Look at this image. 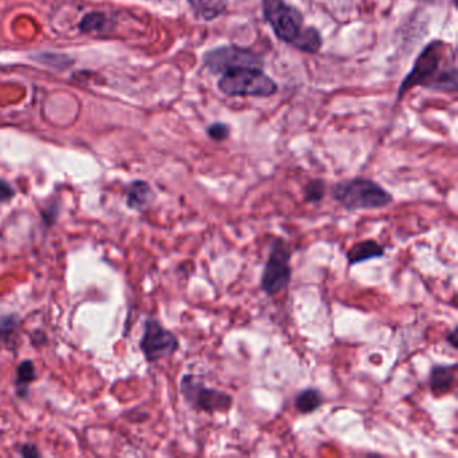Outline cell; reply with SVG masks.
Returning a JSON list of instances; mask_svg holds the SVG:
<instances>
[{
    "instance_id": "cell-20",
    "label": "cell",
    "mask_w": 458,
    "mask_h": 458,
    "mask_svg": "<svg viewBox=\"0 0 458 458\" xmlns=\"http://www.w3.org/2000/svg\"><path fill=\"white\" fill-rule=\"evenodd\" d=\"M445 342L453 348V350H457L458 348V327L455 326L452 331L447 332L446 337H445Z\"/></svg>"
},
{
    "instance_id": "cell-13",
    "label": "cell",
    "mask_w": 458,
    "mask_h": 458,
    "mask_svg": "<svg viewBox=\"0 0 458 458\" xmlns=\"http://www.w3.org/2000/svg\"><path fill=\"white\" fill-rule=\"evenodd\" d=\"M229 0H190L195 14L206 22L216 20L224 14Z\"/></svg>"
},
{
    "instance_id": "cell-2",
    "label": "cell",
    "mask_w": 458,
    "mask_h": 458,
    "mask_svg": "<svg viewBox=\"0 0 458 458\" xmlns=\"http://www.w3.org/2000/svg\"><path fill=\"white\" fill-rule=\"evenodd\" d=\"M264 17L280 41L301 52L315 55L320 50L321 36L315 28H304V18L285 0H262Z\"/></svg>"
},
{
    "instance_id": "cell-7",
    "label": "cell",
    "mask_w": 458,
    "mask_h": 458,
    "mask_svg": "<svg viewBox=\"0 0 458 458\" xmlns=\"http://www.w3.org/2000/svg\"><path fill=\"white\" fill-rule=\"evenodd\" d=\"M179 339L174 332L162 326L157 318H148L144 324L140 350L149 363L170 358L179 350Z\"/></svg>"
},
{
    "instance_id": "cell-1",
    "label": "cell",
    "mask_w": 458,
    "mask_h": 458,
    "mask_svg": "<svg viewBox=\"0 0 458 458\" xmlns=\"http://www.w3.org/2000/svg\"><path fill=\"white\" fill-rule=\"evenodd\" d=\"M414 87L428 88L445 93H455L458 88L455 53L449 44L431 42L415 61L412 71L399 88V98Z\"/></svg>"
},
{
    "instance_id": "cell-4",
    "label": "cell",
    "mask_w": 458,
    "mask_h": 458,
    "mask_svg": "<svg viewBox=\"0 0 458 458\" xmlns=\"http://www.w3.org/2000/svg\"><path fill=\"white\" fill-rule=\"evenodd\" d=\"M218 87L230 98H270L277 92V84L261 68L249 66L224 72Z\"/></svg>"
},
{
    "instance_id": "cell-3",
    "label": "cell",
    "mask_w": 458,
    "mask_h": 458,
    "mask_svg": "<svg viewBox=\"0 0 458 458\" xmlns=\"http://www.w3.org/2000/svg\"><path fill=\"white\" fill-rule=\"evenodd\" d=\"M331 195L347 211L380 210L394 202L393 195L385 187L361 176L337 182L332 186Z\"/></svg>"
},
{
    "instance_id": "cell-9",
    "label": "cell",
    "mask_w": 458,
    "mask_h": 458,
    "mask_svg": "<svg viewBox=\"0 0 458 458\" xmlns=\"http://www.w3.org/2000/svg\"><path fill=\"white\" fill-rule=\"evenodd\" d=\"M457 363L434 364L428 374V388L436 398L446 395L454 387Z\"/></svg>"
},
{
    "instance_id": "cell-19",
    "label": "cell",
    "mask_w": 458,
    "mask_h": 458,
    "mask_svg": "<svg viewBox=\"0 0 458 458\" xmlns=\"http://www.w3.org/2000/svg\"><path fill=\"white\" fill-rule=\"evenodd\" d=\"M21 455L26 458L41 457V453L37 449L36 445L25 444L20 449Z\"/></svg>"
},
{
    "instance_id": "cell-11",
    "label": "cell",
    "mask_w": 458,
    "mask_h": 458,
    "mask_svg": "<svg viewBox=\"0 0 458 458\" xmlns=\"http://www.w3.org/2000/svg\"><path fill=\"white\" fill-rule=\"evenodd\" d=\"M155 195L154 190L149 186V183L144 181H135L130 186L127 192V206L132 210L146 211L147 208H151L154 203Z\"/></svg>"
},
{
    "instance_id": "cell-15",
    "label": "cell",
    "mask_w": 458,
    "mask_h": 458,
    "mask_svg": "<svg viewBox=\"0 0 458 458\" xmlns=\"http://www.w3.org/2000/svg\"><path fill=\"white\" fill-rule=\"evenodd\" d=\"M304 200L310 205H318L326 198L327 183L323 179H312L304 186Z\"/></svg>"
},
{
    "instance_id": "cell-21",
    "label": "cell",
    "mask_w": 458,
    "mask_h": 458,
    "mask_svg": "<svg viewBox=\"0 0 458 458\" xmlns=\"http://www.w3.org/2000/svg\"><path fill=\"white\" fill-rule=\"evenodd\" d=\"M418 2H434V0H418Z\"/></svg>"
},
{
    "instance_id": "cell-12",
    "label": "cell",
    "mask_w": 458,
    "mask_h": 458,
    "mask_svg": "<svg viewBox=\"0 0 458 458\" xmlns=\"http://www.w3.org/2000/svg\"><path fill=\"white\" fill-rule=\"evenodd\" d=\"M324 403V395L318 387H307L294 396V407L300 414L310 415L318 411Z\"/></svg>"
},
{
    "instance_id": "cell-17",
    "label": "cell",
    "mask_w": 458,
    "mask_h": 458,
    "mask_svg": "<svg viewBox=\"0 0 458 458\" xmlns=\"http://www.w3.org/2000/svg\"><path fill=\"white\" fill-rule=\"evenodd\" d=\"M208 138L216 141L226 140L230 135L229 125L224 124V123H214L208 128Z\"/></svg>"
},
{
    "instance_id": "cell-6",
    "label": "cell",
    "mask_w": 458,
    "mask_h": 458,
    "mask_svg": "<svg viewBox=\"0 0 458 458\" xmlns=\"http://www.w3.org/2000/svg\"><path fill=\"white\" fill-rule=\"evenodd\" d=\"M292 253L288 243L277 238L270 246L269 257L262 269L261 286L262 292L269 297L277 296L281 292L288 289L292 280Z\"/></svg>"
},
{
    "instance_id": "cell-16",
    "label": "cell",
    "mask_w": 458,
    "mask_h": 458,
    "mask_svg": "<svg viewBox=\"0 0 458 458\" xmlns=\"http://www.w3.org/2000/svg\"><path fill=\"white\" fill-rule=\"evenodd\" d=\"M106 25V15L101 13H92V14L85 15L84 20L80 23V30L82 33H93V31H101Z\"/></svg>"
},
{
    "instance_id": "cell-18",
    "label": "cell",
    "mask_w": 458,
    "mask_h": 458,
    "mask_svg": "<svg viewBox=\"0 0 458 458\" xmlns=\"http://www.w3.org/2000/svg\"><path fill=\"white\" fill-rule=\"evenodd\" d=\"M14 197V189L6 181L0 179V202H9Z\"/></svg>"
},
{
    "instance_id": "cell-10",
    "label": "cell",
    "mask_w": 458,
    "mask_h": 458,
    "mask_svg": "<svg viewBox=\"0 0 458 458\" xmlns=\"http://www.w3.org/2000/svg\"><path fill=\"white\" fill-rule=\"evenodd\" d=\"M385 256V246L380 245L375 240H364L351 246L345 254V259H347L348 267H355V265L363 264L371 259H382Z\"/></svg>"
},
{
    "instance_id": "cell-5",
    "label": "cell",
    "mask_w": 458,
    "mask_h": 458,
    "mask_svg": "<svg viewBox=\"0 0 458 458\" xmlns=\"http://www.w3.org/2000/svg\"><path fill=\"white\" fill-rule=\"evenodd\" d=\"M179 391L184 402L191 409L208 412V414L230 411L234 402L229 393L219 388L208 387L200 379L199 375L195 374H186L182 377Z\"/></svg>"
},
{
    "instance_id": "cell-8",
    "label": "cell",
    "mask_w": 458,
    "mask_h": 458,
    "mask_svg": "<svg viewBox=\"0 0 458 458\" xmlns=\"http://www.w3.org/2000/svg\"><path fill=\"white\" fill-rule=\"evenodd\" d=\"M205 65L214 73H224L229 69L243 68V66L261 68L262 60L249 50L226 47L206 53Z\"/></svg>"
},
{
    "instance_id": "cell-14",
    "label": "cell",
    "mask_w": 458,
    "mask_h": 458,
    "mask_svg": "<svg viewBox=\"0 0 458 458\" xmlns=\"http://www.w3.org/2000/svg\"><path fill=\"white\" fill-rule=\"evenodd\" d=\"M36 379V366L33 360H25L18 366L15 386L21 396L28 393V386Z\"/></svg>"
}]
</instances>
